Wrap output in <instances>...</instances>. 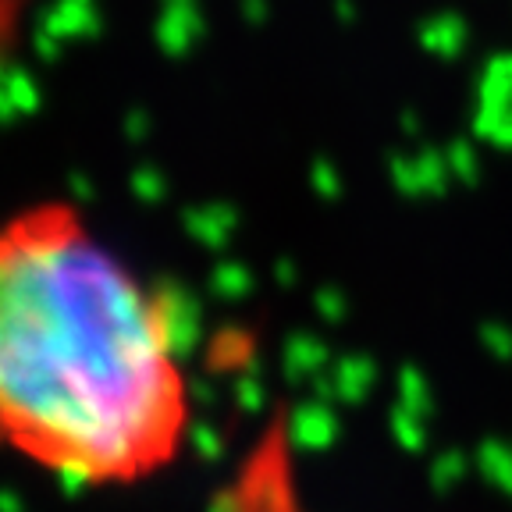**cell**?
<instances>
[{"instance_id":"cell-1","label":"cell","mask_w":512,"mask_h":512,"mask_svg":"<svg viewBox=\"0 0 512 512\" xmlns=\"http://www.w3.org/2000/svg\"><path fill=\"white\" fill-rule=\"evenodd\" d=\"M192 431L178 317L164 292L43 200L0 224V445L89 488L168 470Z\"/></svg>"}]
</instances>
